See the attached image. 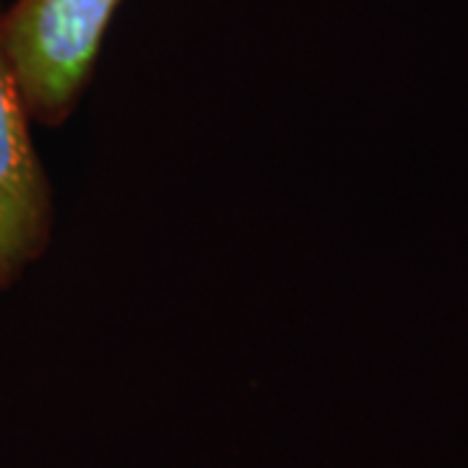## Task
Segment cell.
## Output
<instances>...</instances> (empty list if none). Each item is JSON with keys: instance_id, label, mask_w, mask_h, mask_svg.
Listing matches in <instances>:
<instances>
[{"instance_id": "7a4b0ae2", "label": "cell", "mask_w": 468, "mask_h": 468, "mask_svg": "<svg viewBox=\"0 0 468 468\" xmlns=\"http://www.w3.org/2000/svg\"><path fill=\"white\" fill-rule=\"evenodd\" d=\"M32 122L0 32V289L50 248V180L34 146Z\"/></svg>"}, {"instance_id": "6da1fadb", "label": "cell", "mask_w": 468, "mask_h": 468, "mask_svg": "<svg viewBox=\"0 0 468 468\" xmlns=\"http://www.w3.org/2000/svg\"><path fill=\"white\" fill-rule=\"evenodd\" d=\"M120 0H16L0 16L3 45L34 122L60 125L91 79Z\"/></svg>"}]
</instances>
